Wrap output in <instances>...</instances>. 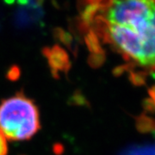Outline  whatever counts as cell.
<instances>
[{"instance_id":"cell-9","label":"cell","mask_w":155,"mask_h":155,"mask_svg":"<svg viewBox=\"0 0 155 155\" xmlns=\"http://www.w3.org/2000/svg\"><path fill=\"white\" fill-rule=\"evenodd\" d=\"M45 0H35V5L38 6H42L43 5V3H44Z\"/></svg>"},{"instance_id":"cell-5","label":"cell","mask_w":155,"mask_h":155,"mask_svg":"<svg viewBox=\"0 0 155 155\" xmlns=\"http://www.w3.org/2000/svg\"><path fill=\"white\" fill-rule=\"evenodd\" d=\"M53 34L54 38L60 40L61 42H63L67 46H70L72 42V36L70 33L65 31L63 28H55L53 30Z\"/></svg>"},{"instance_id":"cell-6","label":"cell","mask_w":155,"mask_h":155,"mask_svg":"<svg viewBox=\"0 0 155 155\" xmlns=\"http://www.w3.org/2000/svg\"><path fill=\"white\" fill-rule=\"evenodd\" d=\"M8 152L7 139L4 135L3 132L0 130V155H6Z\"/></svg>"},{"instance_id":"cell-3","label":"cell","mask_w":155,"mask_h":155,"mask_svg":"<svg viewBox=\"0 0 155 155\" xmlns=\"http://www.w3.org/2000/svg\"><path fill=\"white\" fill-rule=\"evenodd\" d=\"M99 6L96 4H90L84 5L79 11L80 12V18L84 20L85 22L91 25V23L94 20V17H96V14L99 11Z\"/></svg>"},{"instance_id":"cell-7","label":"cell","mask_w":155,"mask_h":155,"mask_svg":"<svg viewBox=\"0 0 155 155\" xmlns=\"http://www.w3.org/2000/svg\"><path fill=\"white\" fill-rule=\"evenodd\" d=\"M16 1L21 7H28L35 5V0H16Z\"/></svg>"},{"instance_id":"cell-2","label":"cell","mask_w":155,"mask_h":155,"mask_svg":"<svg viewBox=\"0 0 155 155\" xmlns=\"http://www.w3.org/2000/svg\"><path fill=\"white\" fill-rule=\"evenodd\" d=\"M45 15L42 6L36 5L28 7H19L13 14V23L17 28H26L38 24Z\"/></svg>"},{"instance_id":"cell-4","label":"cell","mask_w":155,"mask_h":155,"mask_svg":"<svg viewBox=\"0 0 155 155\" xmlns=\"http://www.w3.org/2000/svg\"><path fill=\"white\" fill-rule=\"evenodd\" d=\"M84 41L91 52L97 53V54H102L104 52V50L102 49L100 46L98 38L92 29H91L88 33L84 35Z\"/></svg>"},{"instance_id":"cell-10","label":"cell","mask_w":155,"mask_h":155,"mask_svg":"<svg viewBox=\"0 0 155 155\" xmlns=\"http://www.w3.org/2000/svg\"><path fill=\"white\" fill-rule=\"evenodd\" d=\"M153 1H154V2H155V0H153Z\"/></svg>"},{"instance_id":"cell-1","label":"cell","mask_w":155,"mask_h":155,"mask_svg":"<svg viewBox=\"0 0 155 155\" xmlns=\"http://www.w3.org/2000/svg\"><path fill=\"white\" fill-rule=\"evenodd\" d=\"M39 128L38 109L26 96L19 93L1 103L0 130L7 140H29L38 132Z\"/></svg>"},{"instance_id":"cell-8","label":"cell","mask_w":155,"mask_h":155,"mask_svg":"<svg viewBox=\"0 0 155 155\" xmlns=\"http://www.w3.org/2000/svg\"><path fill=\"white\" fill-rule=\"evenodd\" d=\"M4 1V3L6 4V5H13L15 2H16V0H3Z\"/></svg>"}]
</instances>
